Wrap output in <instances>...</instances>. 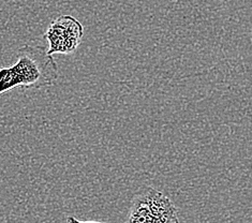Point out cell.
Returning <instances> with one entry per match:
<instances>
[{"label": "cell", "instance_id": "cell-1", "mask_svg": "<svg viewBox=\"0 0 252 223\" xmlns=\"http://www.w3.org/2000/svg\"><path fill=\"white\" fill-rule=\"evenodd\" d=\"M59 77L58 65L47 49L25 44L17 51L11 67L0 68V96L15 88L40 89L54 85Z\"/></svg>", "mask_w": 252, "mask_h": 223}, {"label": "cell", "instance_id": "cell-2", "mask_svg": "<svg viewBox=\"0 0 252 223\" xmlns=\"http://www.w3.org/2000/svg\"><path fill=\"white\" fill-rule=\"evenodd\" d=\"M84 35V27L80 21L71 15H62L54 20L46 29L44 37L49 42V55L74 53L80 46Z\"/></svg>", "mask_w": 252, "mask_h": 223}, {"label": "cell", "instance_id": "cell-3", "mask_svg": "<svg viewBox=\"0 0 252 223\" xmlns=\"http://www.w3.org/2000/svg\"><path fill=\"white\" fill-rule=\"evenodd\" d=\"M143 191L158 223H178L177 209L170 197L153 187H146Z\"/></svg>", "mask_w": 252, "mask_h": 223}, {"label": "cell", "instance_id": "cell-4", "mask_svg": "<svg viewBox=\"0 0 252 223\" xmlns=\"http://www.w3.org/2000/svg\"><path fill=\"white\" fill-rule=\"evenodd\" d=\"M126 223H158L149 208L143 190L136 193L132 200Z\"/></svg>", "mask_w": 252, "mask_h": 223}, {"label": "cell", "instance_id": "cell-5", "mask_svg": "<svg viewBox=\"0 0 252 223\" xmlns=\"http://www.w3.org/2000/svg\"><path fill=\"white\" fill-rule=\"evenodd\" d=\"M67 223H104V222H95V221H81V220H77L74 217H68L67 218Z\"/></svg>", "mask_w": 252, "mask_h": 223}]
</instances>
